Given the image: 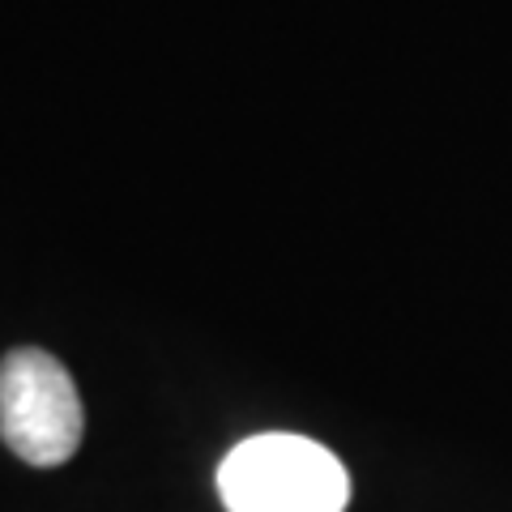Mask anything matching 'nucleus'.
I'll return each instance as SVG.
<instances>
[{
  "mask_svg": "<svg viewBox=\"0 0 512 512\" xmlns=\"http://www.w3.org/2000/svg\"><path fill=\"white\" fill-rule=\"evenodd\" d=\"M218 495L227 512H342L350 478L325 444L269 431L222 457Z\"/></svg>",
  "mask_w": 512,
  "mask_h": 512,
  "instance_id": "f257e3e1",
  "label": "nucleus"
},
{
  "mask_svg": "<svg viewBox=\"0 0 512 512\" xmlns=\"http://www.w3.org/2000/svg\"><path fill=\"white\" fill-rule=\"evenodd\" d=\"M86 414L73 376L39 346L0 359V440L35 470L64 466L82 448Z\"/></svg>",
  "mask_w": 512,
  "mask_h": 512,
  "instance_id": "f03ea898",
  "label": "nucleus"
}]
</instances>
